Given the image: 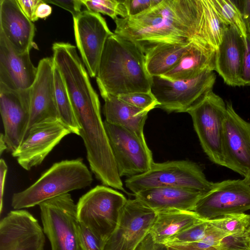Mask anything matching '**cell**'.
Masks as SVG:
<instances>
[{
  "mask_svg": "<svg viewBox=\"0 0 250 250\" xmlns=\"http://www.w3.org/2000/svg\"><path fill=\"white\" fill-rule=\"evenodd\" d=\"M104 123L120 176L128 178L147 171L154 163L147 145L125 128Z\"/></svg>",
  "mask_w": 250,
  "mask_h": 250,
  "instance_id": "obj_9",
  "label": "cell"
},
{
  "mask_svg": "<svg viewBox=\"0 0 250 250\" xmlns=\"http://www.w3.org/2000/svg\"><path fill=\"white\" fill-rule=\"evenodd\" d=\"M208 226V221H203L168 239L164 244L166 245H182L201 241L205 237Z\"/></svg>",
  "mask_w": 250,
  "mask_h": 250,
  "instance_id": "obj_31",
  "label": "cell"
},
{
  "mask_svg": "<svg viewBox=\"0 0 250 250\" xmlns=\"http://www.w3.org/2000/svg\"><path fill=\"white\" fill-rule=\"evenodd\" d=\"M161 0H123L128 17L140 14L154 6Z\"/></svg>",
  "mask_w": 250,
  "mask_h": 250,
  "instance_id": "obj_36",
  "label": "cell"
},
{
  "mask_svg": "<svg viewBox=\"0 0 250 250\" xmlns=\"http://www.w3.org/2000/svg\"><path fill=\"white\" fill-rule=\"evenodd\" d=\"M45 233L27 210L10 211L0 221V250H44Z\"/></svg>",
  "mask_w": 250,
  "mask_h": 250,
  "instance_id": "obj_14",
  "label": "cell"
},
{
  "mask_svg": "<svg viewBox=\"0 0 250 250\" xmlns=\"http://www.w3.org/2000/svg\"><path fill=\"white\" fill-rule=\"evenodd\" d=\"M79 231L84 250H104L106 242L97 237L80 222Z\"/></svg>",
  "mask_w": 250,
  "mask_h": 250,
  "instance_id": "obj_35",
  "label": "cell"
},
{
  "mask_svg": "<svg viewBox=\"0 0 250 250\" xmlns=\"http://www.w3.org/2000/svg\"><path fill=\"white\" fill-rule=\"evenodd\" d=\"M6 149H7V146L6 144L4 134L1 133L0 135V154L2 155V152L5 151Z\"/></svg>",
  "mask_w": 250,
  "mask_h": 250,
  "instance_id": "obj_45",
  "label": "cell"
},
{
  "mask_svg": "<svg viewBox=\"0 0 250 250\" xmlns=\"http://www.w3.org/2000/svg\"><path fill=\"white\" fill-rule=\"evenodd\" d=\"M30 90H15L0 83V111L7 149L12 153L23 140L29 118Z\"/></svg>",
  "mask_w": 250,
  "mask_h": 250,
  "instance_id": "obj_16",
  "label": "cell"
},
{
  "mask_svg": "<svg viewBox=\"0 0 250 250\" xmlns=\"http://www.w3.org/2000/svg\"><path fill=\"white\" fill-rule=\"evenodd\" d=\"M126 187L134 194L145 189L159 187L187 188L207 193L214 183L208 181L201 167L187 160L153 163L146 172L128 177Z\"/></svg>",
  "mask_w": 250,
  "mask_h": 250,
  "instance_id": "obj_4",
  "label": "cell"
},
{
  "mask_svg": "<svg viewBox=\"0 0 250 250\" xmlns=\"http://www.w3.org/2000/svg\"><path fill=\"white\" fill-rule=\"evenodd\" d=\"M8 170L7 166L3 159L0 160V211L2 212L3 198L6 175Z\"/></svg>",
  "mask_w": 250,
  "mask_h": 250,
  "instance_id": "obj_42",
  "label": "cell"
},
{
  "mask_svg": "<svg viewBox=\"0 0 250 250\" xmlns=\"http://www.w3.org/2000/svg\"><path fill=\"white\" fill-rule=\"evenodd\" d=\"M127 199L106 186H97L77 204L79 222L106 242L115 229Z\"/></svg>",
  "mask_w": 250,
  "mask_h": 250,
  "instance_id": "obj_5",
  "label": "cell"
},
{
  "mask_svg": "<svg viewBox=\"0 0 250 250\" xmlns=\"http://www.w3.org/2000/svg\"><path fill=\"white\" fill-rule=\"evenodd\" d=\"M245 49L243 60L241 78L244 85L250 86V36L247 34L244 41Z\"/></svg>",
  "mask_w": 250,
  "mask_h": 250,
  "instance_id": "obj_38",
  "label": "cell"
},
{
  "mask_svg": "<svg viewBox=\"0 0 250 250\" xmlns=\"http://www.w3.org/2000/svg\"><path fill=\"white\" fill-rule=\"evenodd\" d=\"M54 67L52 57L44 58L39 62L36 79L29 89V118L24 139L33 125L58 118L54 96Z\"/></svg>",
  "mask_w": 250,
  "mask_h": 250,
  "instance_id": "obj_17",
  "label": "cell"
},
{
  "mask_svg": "<svg viewBox=\"0 0 250 250\" xmlns=\"http://www.w3.org/2000/svg\"><path fill=\"white\" fill-rule=\"evenodd\" d=\"M209 221L228 234L241 233L250 228V214L244 213L226 215Z\"/></svg>",
  "mask_w": 250,
  "mask_h": 250,
  "instance_id": "obj_29",
  "label": "cell"
},
{
  "mask_svg": "<svg viewBox=\"0 0 250 250\" xmlns=\"http://www.w3.org/2000/svg\"><path fill=\"white\" fill-rule=\"evenodd\" d=\"M134 250H169L165 244L156 242L149 232Z\"/></svg>",
  "mask_w": 250,
  "mask_h": 250,
  "instance_id": "obj_40",
  "label": "cell"
},
{
  "mask_svg": "<svg viewBox=\"0 0 250 250\" xmlns=\"http://www.w3.org/2000/svg\"><path fill=\"white\" fill-rule=\"evenodd\" d=\"M46 3H51L58 6L71 13L73 18L79 15L82 11L83 5L82 0H43Z\"/></svg>",
  "mask_w": 250,
  "mask_h": 250,
  "instance_id": "obj_37",
  "label": "cell"
},
{
  "mask_svg": "<svg viewBox=\"0 0 250 250\" xmlns=\"http://www.w3.org/2000/svg\"><path fill=\"white\" fill-rule=\"evenodd\" d=\"M215 248L217 250H250V228L225 236Z\"/></svg>",
  "mask_w": 250,
  "mask_h": 250,
  "instance_id": "obj_33",
  "label": "cell"
},
{
  "mask_svg": "<svg viewBox=\"0 0 250 250\" xmlns=\"http://www.w3.org/2000/svg\"><path fill=\"white\" fill-rule=\"evenodd\" d=\"M120 100L147 112L157 108L159 105L151 92H134L117 96Z\"/></svg>",
  "mask_w": 250,
  "mask_h": 250,
  "instance_id": "obj_32",
  "label": "cell"
},
{
  "mask_svg": "<svg viewBox=\"0 0 250 250\" xmlns=\"http://www.w3.org/2000/svg\"><path fill=\"white\" fill-rule=\"evenodd\" d=\"M42 228L51 250H84L75 204L69 193L39 205Z\"/></svg>",
  "mask_w": 250,
  "mask_h": 250,
  "instance_id": "obj_6",
  "label": "cell"
},
{
  "mask_svg": "<svg viewBox=\"0 0 250 250\" xmlns=\"http://www.w3.org/2000/svg\"><path fill=\"white\" fill-rule=\"evenodd\" d=\"M52 13V8L48 4L42 0L41 3L37 7L36 11V16L37 18L45 19Z\"/></svg>",
  "mask_w": 250,
  "mask_h": 250,
  "instance_id": "obj_43",
  "label": "cell"
},
{
  "mask_svg": "<svg viewBox=\"0 0 250 250\" xmlns=\"http://www.w3.org/2000/svg\"><path fill=\"white\" fill-rule=\"evenodd\" d=\"M151 92L160 108L170 113L187 112L208 91L216 80L213 71L207 70L195 78L171 81L163 76L153 77Z\"/></svg>",
  "mask_w": 250,
  "mask_h": 250,
  "instance_id": "obj_8",
  "label": "cell"
},
{
  "mask_svg": "<svg viewBox=\"0 0 250 250\" xmlns=\"http://www.w3.org/2000/svg\"><path fill=\"white\" fill-rule=\"evenodd\" d=\"M237 2L239 4H236L242 14L247 34L250 36V0H238Z\"/></svg>",
  "mask_w": 250,
  "mask_h": 250,
  "instance_id": "obj_41",
  "label": "cell"
},
{
  "mask_svg": "<svg viewBox=\"0 0 250 250\" xmlns=\"http://www.w3.org/2000/svg\"><path fill=\"white\" fill-rule=\"evenodd\" d=\"M224 125L225 167L245 177L250 170V123L235 111L231 102L226 104Z\"/></svg>",
  "mask_w": 250,
  "mask_h": 250,
  "instance_id": "obj_15",
  "label": "cell"
},
{
  "mask_svg": "<svg viewBox=\"0 0 250 250\" xmlns=\"http://www.w3.org/2000/svg\"><path fill=\"white\" fill-rule=\"evenodd\" d=\"M196 40L158 45L145 54L146 65L151 76L164 75L174 68Z\"/></svg>",
  "mask_w": 250,
  "mask_h": 250,
  "instance_id": "obj_25",
  "label": "cell"
},
{
  "mask_svg": "<svg viewBox=\"0 0 250 250\" xmlns=\"http://www.w3.org/2000/svg\"><path fill=\"white\" fill-rule=\"evenodd\" d=\"M205 193L187 188L159 187L145 189L134 194L136 199L157 213L173 210L193 211Z\"/></svg>",
  "mask_w": 250,
  "mask_h": 250,
  "instance_id": "obj_21",
  "label": "cell"
},
{
  "mask_svg": "<svg viewBox=\"0 0 250 250\" xmlns=\"http://www.w3.org/2000/svg\"><path fill=\"white\" fill-rule=\"evenodd\" d=\"M157 212L138 199H127L104 250H134L149 232Z\"/></svg>",
  "mask_w": 250,
  "mask_h": 250,
  "instance_id": "obj_12",
  "label": "cell"
},
{
  "mask_svg": "<svg viewBox=\"0 0 250 250\" xmlns=\"http://www.w3.org/2000/svg\"><path fill=\"white\" fill-rule=\"evenodd\" d=\"M244 180L250 187V170L244 177Z\"/></svg>",
  "mask_w": 250,
  "mask_h": 250,
  "instance_id": "obj_46",
  "label": "cell"
},
{
  "mask_svg": "<svg viewBox=\"0 0 250 250\" xmlns=\"http://www.w3.org/2000/svg\"><path fill=\"white\" fill-rule=\"evenodd\" d=\"M87 10L106 15L115 20L118 16L125 18L128 17L123 0H82Z\"/></svg>",
  "mask_w": 250,
  "mask_h": 250,
  "instance_id": "obj_30",
  "label": "cell"
},
{
  "mask_svg": "<svg viewBox=\"0 0 250 250\" xmlns=\"http://www.w3.org/2000/svg\"><path fill=\"white\" fill-rule=\"evenodd\" d=\"M54 79V96L58 119L72 133L80 135V127L75 118L64 80L55 64Z\"/></svg>",
  "mask_w": 250,
  "mask_h": 250,
  "instance_id": "obj_26",
  "label": "cell"
},
{
  "mask_svg": "<svg viewBox=\"0 0 250 250\" xmlns=\"http://www.w3.org/2000/svg\"><path fill=\"white\" fill-rule=\"evenodd\" d=\"M216 50L207 42L195 41L176 65L163 76L171 81L193 79L205 71L215 70Z\"/></svg>",
  "mask_w": 250,
  "mask_h": 250,
  "instance_id": "obj_22",
  "label": "cell"
},
{
  "mask_svg": "<svg viewBox=\"0 0 250 250\" xmlns=\"http://www.w3.org/2000/svg\"><path fill=\"white\" fill-rule=\"evenodd\" d=\"M201 2L205 40L216 50L221 43L226 25L221 22L211 0H201Z\"/></svg>",
  "mask_w": 250,
  "mask_h": 250,
  "instance_id": "obj_27",
  "label": "cell"
},
{
  "mask_svg": "<svg viewBox=\"0 0 250 250\" xmlns=\"http://www.w3.org/2000/svg\"><path fill=\"white\" fill-rule=\"evenodd\" d=\"M92 175L81 158L54 164L32 185L13 194L11 206L21 209L91 185Z\"/></svg>",
  "mask_w": 250,
  "mask_h": 250,
  "instance_id": "obj_3",
  "label": "cell"
},
{
  "mask_svg": "<svg viewBox=\"0 0 250 250\" xmlns=\"http://www.w3.org/2000/svg\"><path fill=\"white\" fill-rule=\"evenodd\" d=\"M74 31L78 49L91 77H96L107 38L113 33L99 14L87 10L73 18Z\"/></svg>",
  "mask_w": 250,
  "mask_h": 250,
  "instance_id": "obj_13",
  "label": "cell"
},
{
  "mask_svg": "<svg viewBox=\"0 0 250 250\" xmlns=\"http://www.w3.org/2000/svg\"><path fill=\"white\" fill-rule=\"evenodd\" d=\"M244 49V40L237 30L226 25L216 50L215 70L228 85L245 86L241 78Z\"/></svg>",
  "mask_w": 250,
  "mask_h": 250,
  "instance_id": "obj_20",
  "label": "cell"
},
{
  "mask_svg": "<svg viewBox=\"0 0 250 250\" xmlns=\"http://www.w3.org/2000/svg\"><path fill=\"white\" fill-rule=\"evenodd\" d=\"M17 1L24 14L32 22L39 19L36 16V11L42 0H17Z\"/></svg>",
  "mask_w": 250,
  "mask_h": 250,
  "instance_id": "obj_39",
  "label": "cell"
},
{
  "mask_svg": "<svg viewBox=\"0 0 250 250\" xmlns=\"http://www.w3.org/2000/svg\"><path fill=\"white\" fill-rule=\"evenodd\" d=\"M167 246L168 247L169 250H217L214 247L202 249L192 248L186 245H171Z\"/></svg>",
  "mask_w": 250,
  "mask_h": 250,
  "instance_id": "obj_44",
  "label": "cell"
},
{
  "mask_svg": "<svg viewBox=\"0 0 250 250\" xmlns=\"http://www.w3.org/2000/svg\"><path fill=\"white\" fill-rule=\"evenodd\" d=\"M250 209V187L244 179L214 183L212 189L198 200L194 211L205 221Z\"/></svg>",
  "mask_w": 250,
  "mask_h": 250,
  "instance_id": "obj_10",
  "label": "cell"
},
{
  "mask_svg": "<svg viewBox=\"0 0 250 250\" xmlns=\"http://www.w3.org/2000/svg\"><path fill=\"white\" fill-rule=\"evenodd\" d=\"M35 27L17 0H0V32L18 53L38 48L33 42Z\"/></svg>",
  "mask_w": 250,
  "mask_h": 250,
  "instance_id": "obj_19",
  "label": "cell"
},
{
  "mask_svg": "<svg viewBox=\"0 0 250 250\" xmlns=\"http://www.w3.org/2000/svg\"><path fill=\"white\" fill-rule=\"evenodd\" d=\"M114 21V33L132 42L144 54L166 43L207 42L201 0H161L140 14L117 17Z\"/></svg>",
  "mask_w": 250,
  "mask_h": 250,
  "instance_id": "obj_1",
  "label": "cell"
},
{
  "mask_svg": "<svg viewBox=\"0 0 250 250\" xmlns=\"http://www.w3.org/2000/svg\"><path fill=\"white\" fill-rule=\"evenodd\" d=\"M70 130L58 119L44 120L33 125L24 140L12 153L18 164L26 170L40 165Z\"/></svg>",
  "mask_w": 250,
  "mask_h": 250,
  "instance_id": "obj_11",
  "label": "cell"
},
{
  "mask_svg": "<svg viewBox=\"0 0 250 250\" xmlns=\"http://www.w3.org/2000/svg\"><path fill=\"white\" fill-rule=\"evenodd\" d=\"M96 81L101 95L118 96L151 92L153 78L147 71L142 51L132 42L113 33L106 41Z\"/></svg>",
  "mask_w": 250,
  "mask_h": 250,
  "instance_id": "obj_2",
  "label": "cell"
},
{
  "mask_svg": "<svg viewBox=\"0 0 250 250\" xmlns=\"http://www.w3.org/2000/svg\"><path fill=\"white\" fill-rule=\"evenodd\" d=\"M101 96L104 101L103 113L105 121L125 128L136 135L144 144L147 145L144 127L148 112L133 106L120 100L117 96L109 94Z\"/></svg>",
  "mask_w": 250,
  "mask_h": 250,
  "instance_id": "obj_23",
  "label": "cell"
},
{
  "mask_svg": "<svg viewBox=\"0 0 250 250\" xmlns=\"http://www.w3.org/2000/svg\"><path fill=\"white\" fill-rule=\"evenodd\" d=\"M228 235L229 234L214 227L209 221L207 233L202 240L197 242L182 245L202 249H206L211 247L215 248L224 237Z\"/></svg>",
  "mask_w": 250,
  "mask_h": 250,
  "instance_id": "obj_34",
  "label": "cell"
},
{
  "mask_svg": "<svg viewBox=\"0 0 250 250\" xmlns=\"http://www.w3.org/2000/svg\"><path fill=\"white\" fill-rule=\"evenodd\" d=\"M37 72L29 52H17L0 32V83L15 90L29 89Z\"/></svg>",
  "mask_w": 250,
  "mask_h": 250,
  "instance_id": "obj_18",
  "label": "cell"
},
{
  "mask_svg": "<svg viewBox=\"0 0 250 250\" xmlns=\"http://www.w3.org/2000/svg\"><path fill=\"white\" fill-rule=\"evenodd\" d=\"M187 112L205 153L212 162L225 167L223 134L227 106L224 100L211 89Z\"/></svg>",
  "mask_w": 250,
  "mask_h": 250,
  "instance_id": "obj_7",
  "label": "cell"
},
{
  "mask_svg": "<svg viewBox=\"0 0 250 250\" xmlns=\"http://www.w3.org/2000/svg\"><path fill=\"white\" fill-rule=\"evenodd\" d=\"M205 221L194 211L173 210L157 212L149 233L158 243L168 239Z\"/></svg>",
  "mask_w": 250,
  "mask_h": 250,
  "instance_id": "obj_24",
  "label": "cell"
},
{
  "mask_svg": "<svg viewBox=\"0 0 250 250\" xmlns=\"http://www.w3.org/2000/svg\"><path fill=\"white\" fill-rule=\"evenodd\" d=\"M216 13L223 24L235 28L244 41L247 36L242 14L234 0H211Z\"/></svg>",
  "mask_w": 250,
  "mask_h": 250,
  "instance_id": "obj_28",
  "label": "cell"
}]
</instances>
